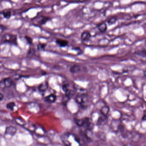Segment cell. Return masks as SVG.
I'll use <instances>...</instances> for the list:
<instances>
[{
	"instance_id": "44dd1931",
	"label": "cell",
	"mask_w": 146,
	"mask_h": 146,
	"mask_svg": "<svg viewBox=\"0 0 146 146\" xmlns=\"http://www.w3.org/2000/svg\"><path fill=\"white\" fill-rule=\"evenodd\" d=\"M62 90H63V91L65 92H66V91L68 89V88L66 85V84H64V85H62Z\"/></svg>"
},
{
	"instance_id": "5bb4252c",
	"label": "cell",
	"mask_w": 146,
	"mask_h": 146,
	"mask_svg": "<svg viewBox=\"0 0 146 146\" xmlns=\"http://www.w3.org/2000/svg\"><path fill=\"white\" fill-rule=\"evenodd\" d=\"M80 67L78 65H73L70 68V72L72 74H76V73H79V72H80Z\"/></svg>"
},
{
	"instance_id": "52a82bcc",
	"label": "cell",
	"mask_w": 146,
	"mask_h": 146,
	"mask_svg": "<svg viewBox=\"0 0 146 146\" xmlns=\"http://www.w3.org/2000/svg\"><path fill=\"white\" fill-rule=\"evenodd\" d=\"M17 129L15 127L13 126H9L6 128L5 130V134L10 136H13L16 133Z\"/></svg>"
},
{
	"instance_id": "603a6c76",
	"label": "cell",
	"mask_w": 146,
	"mask_h": 146,
	"mask_svg": "<svg viewBox=\"0 0 146 146\" xmlns=\"http://www.w3.org/2000/svg\"><path fill=\"white\" fill-rule=\"evenodd\" d=\"M142 120L144 121H146V115H144L142 117Z\"/></svg>"
},
{
	"instance_id": "2e32d148",
	"label": "cell",
	"mask_w": 146,
	"mask_h": 146,
	"mask_svg": "<svg viewBox=\"0 0 146 146\" xmlns=\"http://www.w3.org/2000/svg\"><path fill=\"white\" fill-rule=\"evenodd\" d=\"M15 103L14 102H10V103H8L6 105V108L8 110H10L13 111L14 110L15 106Z\"/></svg>"
},
{
	"instance_id": "cb8c5ba5",
	"label": "cell",
	"mask_w": 146,
	"mask_h": 146,
	"mask_svg": "<svg viewBox=\"0 0 146 146\" xmlns=\"http://www.w3.org/2000/svg\"><path fill=\"white\" fill-rule=\"evenodd\" d=\"M144 74H145V75L146 76V72L144 73Z\"/></svg>"
},
{
	"instance_id": "d6986e66",
	"label": "cell",
	"mask_w": 146,
	"mask_h": 146,
	"mask_svg": "<svg viewBox=\"0 0 146 146\" xmlns=\"http://www.w3.org/2000/svg\"><path fill=\"white\" fill-rule=\"evenodd\" d=\"M46 44H44L40 43L38 45V49L39 50L44 49L45 47H46Z\"/></svg>"
},
{
	"instance_id": "5b68a950",
	"label": "cell",
	"mask_w": 146,
	"mask_h": 146,
	"mask_svg": "<svg viewBox=\"0 0 146 146\" xmlns=\"http://www.w3.org/2000/svg\"><path fill=\"white\" fill-rule=\"evenodd\" d=\"M13 80L9 78H6L1 81L0 82V87L2 88L10 87L13 85Z\"/></svg>"
},
{
	"instance_id": "7402d4cb",
	"label": "cell",
	"mask_w": 146,
	"mask_h": 146,
	"mask_svg": "<svg viewBox=\"0 0 146 146\" xmlns=\"http://www.w3.org/2000/svg\"><path fill=\"white\" fill-rule=\"evenodd\" d=\"M3 98H4V96H3V94L0 92V102L3 100Z\"/></svg>"
},
{
	"instance_id": "9c48e42d",
	"label": "cell",
	"mask_w": 146,
	"mask_h": 146,
	"mask_svg": "<svg viewBox=\"0 0 146 146\" xmlns=\"http://www.w3.org/2000/svg\"><path fill=\"white\" fill-rule=\"evenodd\" d=\"M56 96L55 94H50L46 96L45 98V101L49 103H54L56 101Z\"/></svg>"
},
{
	"instance_id": "7a4b0ae2",
	"label": "cell",
	"mask_w": 146,
	"mask_h": 146,
	"mask_svg": "<svg viewBox=\"0 0 146 146\" xmlns=\"http://www.w3.org/2000/svg\"><path fill=\"white\" fill-rule=\"evenodd\" d=\"M75 122L79 127H82L86 130H91L93 127V123L91 119L88 117L76 119Z\"/></svg>"
},
{
	"instance_id": "8992f818",
	"label": "cell",
	"mask_w": 146,
	"mask_h": 146,
	"mask_svg": "<svg viewBox=\"0 0 146 146\" xmlns=\"http://www.w3.org/2000/svg\"><path fill=\"white\" fill-rule=\"evenodd\" d=\"M50 18L49 17H45L43 15L38 16L37 18H36V21L38 24L40 25H44L48 21H49Z\"/></svg>"
},
{
	"instance_id": "9a60e30c",
	"label": "cell",
	"mask_w": 146,
	"mask_h": 146,
	"mask_svg": "<svg viewBox=\"0 0 146 146\" xmlns=\"http://www.w3.org/2000/svg\"><path fill=\"white\" fill-rule=\"evenodd\" d=\"M1 14L3 15L4 18L7 19H9L11 16V12L9 10H5V11H3Z\"/></svg>"
},
{
	"instance_id": "ffe728a7",
	"label": "cell",
	"mask_w": 146,
	"mask_h": 146,
	"mask_svg": "<svg viewBox=\"0 0 146 146\" xmlns=\"http://www.w3.org/2000/svg\"><path fill=\"white\" fill-rule=\"evenodd\" d=\"M25 38L28 43L30 44H32L33 43L32 39L30 37L26 36Z\"/></svg>"
},
{
	"instance_id": "e0dca14e",
	"label": "cell",
	"mask_w": 146,
	"mask_h": 146,
	"mask_svg": "<svg viewBox=\"0 0 146 146\" xmlns=\"http://www.w3.org/2000/svg\"><path fill=\"white\" fill-rule=\"evenodd\" d=\"M117 21V19L116 18H115V17H112L107 21V23L109 25H111L115 24Z\"/></svg>"
},
{
	"instance_id": "8fae6325",
	"label": "cell",
	"mask_w": 146,
	"mask_h": 146,
	"mask_svg": "<svg viewBox=\"0 0 146 146\" xmlns=\"http://www.w3.org/2000/svg\"><path fill=\"white\" fill-rule=\"evenodd\" d=\"M97 27L100 32L102 33L106 32L107 30V26L105 23H102L97 25Z\"/></svg>"
},
{
	"instance_id": "ac0fdd59",
	"label": "cell",
	"mask_w": 146,
	"mask_h": 146,
	"mask_svg": "<svg viewBox=\"0 0 146 146\" xmlns=\"http://www.w3.org/2000/svg\"><path fill=\"white\" fill-rule=\"evenodd\" d=\"M65 94H66V96L67 97H68V98L70 99V98H72L73 94V92L72 90H70V89H68L66 92H65Z\"/></svg>"
},
{
	"instance_id": "3957f363",
	"label": "cell",
	"mask_w": 146,
	"mask_h": 146,
	"mask_svg": "<svg viewBox=\"0 0 146 146\" xmlns=\"http://www.w3.org/2000/svg\"><path fill=\"white\" fill-rule=\"evenodd\" d=\"M75 101L78 104L85 106L89 102V96L84 93L78 94L76 97Z\"/></svg>"
},
{
	"instance_id": "6da1fadb",
	"label": "cell",
	"mask_w": 146,
	"mask_h": 146,
	"mask_svg": "<svg viewBox=\"0 0 146 146\" xmlns=\"http://www.w3.org/2000/svg\"><path fill=\"white\" fill-rule=\"evenodd\" d=\"M62 140L66 146H87L83 139L72 133L63 134L62 136Z\"/></svg>"
},
{
	"instance_id": "ba28073f",
	"label": "cell",
	"mask_w": 146,
	"mask_h": 146,
	"mask_svg": "<svg viewBox=\"0 0 146 146\" xmlns=\"http://www.w3.org/2000/svg\"><path fill=\"white\" fill-rule=\"evenodd\" d=\"M91 37V34L90 33L85 31L82 33L80 36L81 40L83 42L88 41Z\"/></svg>"
},
{
	"instance_id": "4fadbf2b",
	"label": "cell",
	"mask_w": 146,
	"mask_h": 146,
	"mask_svg": "<svg viewBox=\"0 0 146 146\" xmlns=\"http://www.w3.org/2000/svg\"><path fill=\"white\" fill-rule=\"evenodd\" d=\"M110 109L109 106H105L102 107L100 109V112L103 115L106 117L108 115V114L110 112Z\"/></svg>"
},
{
	"instance_id": "277c9868",
	"label": "cell",
	"mask_w": 146,
	"mask_h": 146,
	"mask_svg": "<svg viewBox=\"0 0 146 146\" xmlns=\"http://www.w3.org/2000/svg\"><path fill=\"white\" fill-rule=\"evenodd\" d=\"M16 39L17 38L16 36L14 35L6 34L3 38L2 40L3 42L9 43L14 44L16 43Z\"/></svg>"
},
{
	"instance_id": "7c38bea8",
	"label": "cell",
	"mask_w": 146,
	"mask_h": 146,
	"mask_svg": "<svg viewBox=\"0 0 146 146\" xmlns=\"http://www.w3.org/2000/svg\"><path fill=\"white\" fill-rule=\"evenodd\" d=\"M48 87V82H44L39 85L38 86V90L40 92H43L47 90Z\"/></svg>"
},
{
	"instance_id": "30bf717a",
	"label": "cell",
	"mask_w": 146,
	"mask_h": 146,
	"mask_svg": "<svg viewBox=\"0 0 146 146\" xmlns=\"http://www.w3.org/2000/svg\"><path fill=\"white\" fill-rule=\"evenodd\" d=\"M56 43L60 46L62 48L66 47L68 44V41L64 39H57L56 41Z\"/></svg>"
}]
</instances>
